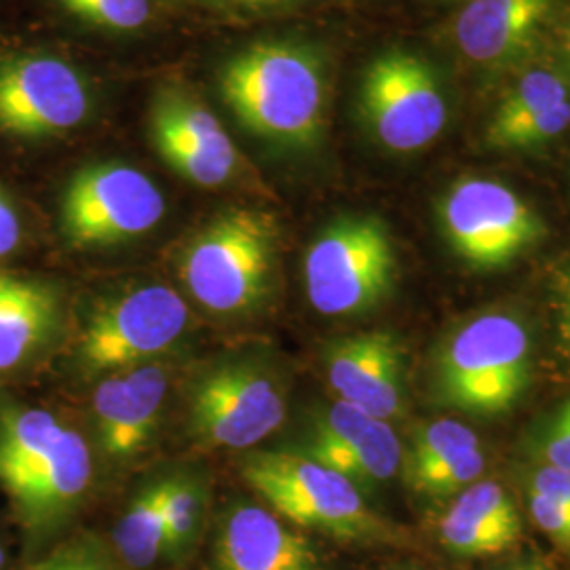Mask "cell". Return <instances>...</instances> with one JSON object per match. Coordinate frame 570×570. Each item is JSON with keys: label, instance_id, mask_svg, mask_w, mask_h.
Returning <instances> with one entry per match:
<instances>
[{"label": "cell", "instance_id": "52a82bcc", "mask_svg": "<svg viewBox=\"0 0 570 570\" xmlns=\"http://www.w3.org/2000/svg\"><path fill=\"white\" fill-rule=\"evenodd\" d=\"M529 332L508 313H487L461 327L440 353L442 397L471 414L510 410L529 383Z\"/></svg>", "mask_w": 570, "mask_h": 570}, {"label": "cell", "instance_id": "ba28073f", "mask_svg": "<svg viewBox=\"0 0 570 570\" xmlns=\"http://www.w3.org/2000/svg\"><path fill=\"white\" fill-rule=\"evenodd\" d=\"M188 324V305L174 287L138 285L89 313L77 343V364L85 374L104 376L153 364L178 346Z\"/></svg>", "mask_w": 570, "mask_h": 570}, {"label": "cell", "instance_id": "7402d4cb", "mask_svg": "<svg viewBox=\"0 0 570 570\" xmlns=\"http://www.w3.org/2000/svg\"><path fill=\"white\" fill-rule=\"evenodd\" d=\"M207 489L190 473L167 478L165 494V534L167 558L178 562L197 546L204 530Z\"/></svg>", "mask_w": 570, "mask_h": 570}, {"label": "cell", "instance_id": "603a6c76", "mask_svg": "<svg viewBox=\"0 0 570 570\" xmlns=\"http://www.w3.org/2000/svg\"><path fill=\"white\" fill-rule=\"evenodd\" d=\"M480 449L478 435L463 423L440 419L423 429L407 452L406 475L414 480L433 469L442 468L469 450Z\"/></svg>", "mask_w": 570, "mask_h": 570}, {"label": "cell", "instance_id": "4dcf8cb0", "mask_svg": "<svg viewBox=\"0 0 570 570\" xmlns=\"http://www.w3.org/2000/svg\"><path fill=\"white\" fill-rule=\"evenodd\" d=\"M546 456L551 468L570 471V402L562 406L551 425L550 438L546 444Z\"/></svg>", "mask_w": 570, "mask_h": 570}, {"label": "cell", "instance_id": "8992f818", "mask_svg": "<svg viewBox=\"0 0 570 570\" xmlns=\"http://www.w3.org/2000/svg\"><path fill=\"white\" fill-rule=\"evenodd\" d=\"M397 273L387 225L367 214H348L327 225L305 256L306 298L327 315L366 313L383 303Z\"/></svg>", "mask_w": 570, "mask_h": 570}, {"label": "cell", "instance_id": "277c9868", "mask_svg": "<svg viewBox=\"0 0 570 570\" xmlns=\"http://www.w3.org/2000/svg\"><path fill=\"white\" fill-rule=\"evenodd\" d=\"M245 482L268 510L289 524L362 543L393 541L395 530L370 510L360 489L345 475L305 452L265 450L244 461Z\"/></svg>", "mask_w": 570, "mask_h": 570}, {"label": "cell", "instance_id": "74e56055", "mask_svg": "<svg viewBox=\"0 0 570 570\" xmlns=\"http://www.w3.org/2000/svg\"><path fill=\"white\" fill-rule=\"evenodd\" d=\"M7 550H4V546L0 543V570H7Z\"/></svg>", "mask_w": 570, "mask_h": 570}, {"label": "cell", "instance_id": "6da1fadb", "mask_svg": "<svg viewBox=\"0 0 570 570\" xmlns=\"http://www.w3.org/2000/svg\"><path fill=\"white\" fill-rule=\"evenodd\" d=\"M218 89L235 121L261 142L308 150L324 138L326 60L308 42L247 45L220 66Z\"/></svg>", "mask_w": 570, "mask_h": 570}, {"label": "cell", "instance_id": "8fae6325", "mask_svg": "<svg viewBox=\"0 0 570 570\" xmlns=\"http://www.w3.org/2000/svg\"><path fill=\"white\" fill-rule=\"evenodd\" d=\"M94 94L81 70L51 53L26 51L0 60V134L49 140L89 119Z\"/></svg>", "mask_w": 570, "mask_h": 570}, {"label": "cell", "instance_id": "5bb4252c", "mask_svg": "<svg viewBox=\"0 0 570 570\" xmlns=\"http://www.w3.org/2000/svg\"><path fill=\"white\" fill-rule=\"evenodd\" d=\"M169 376L161 364H144L106 374L94 391L96 440L110 461L138 456L161 423Z\"/></svg>", "mask_w": 570, "mask_h": 570}, {"label": "cell", "instance_id": "f35d334b", "mask_svg": "<svg viewBox=\"0 0 570 570\" xmlns=\"http://www.w3.org/2000/svg\"><path fill=\"white\" fill-rule=\"evenodd\" d=\"M511 570H546L543 567H539V564H527V567H515V569Z\"/></svg>", "mask_w": 570, "mask_h": 570}, {"label": "cell", "instance_id": "836d02e7", "mask_svg": "<svg viewBox=\"0 0 570 570\" xmlns=\"http://www.w3.org/2000/svg\"><path fill=\"white\" fill-rule=\"evenodd\" d=\"M68 543H63L60 548L49 551L47 556H42L41 560L28 564L23 570H68Z\"/></svg>", "mask_w": 570, "mask_h": 570}, {"label": "cell", "instance_id": "e575fe53", "mask_svg": "<svg viewBox=\"0 0 570 570\" xmlns=\"http://www.w3.org/2000/svg\"><path fill=\"white\" fill-rule=\"evenodd\" d=\"M230 7L242 11H266V9H279L301 0H226Z\"/></svg>", "mask_w": 570, "mask_h": 570}, {"label": "cell", "instance_id": "484cf974", "mask_svg": "<svg viewBox=\"0 0 570 570\" xmlns=\"http://www.w3.org/2000/svg\"><path fill=\"white\" fill-rule=\"evenodd\" d=\"M440 537L449 550L456 551L461 556L501 553L510 550L518 539V534H511L508 530L465 520V518L452 515L449 511L440 522Z\"/></svg>", "mask_w": 570, "mask_h": 570}, {"label": "cell", "instance_id": "1f68e13d", "mask_svg": "<svg viewBox=\"0 0 570 570\" xmlns=\"http://www.w3.org/2000/svg\"><path fill=\"white\" fill-rule=\"evenodd\" d=\"M530 492H537V494L570 510V471L551 468V465L539 469L532 478Z\"/></svg>", "mask_w": 570, "mask_h": 570}, {"label": "cell", "instance_id": "e0dca14e", "mask_svg": "<svg viewBox=\"0 0 570 570\" xmlns=\"http://www.w3.org/2000/svg\"><path fill=\"white\" fill-rule=\"evenodd\" d=\"M214 570H322V558L311 539L275 511L239 503L220 522Z\"/></svg>", "mask_w": 570, "mask_h": 570}, {"label": "cell", "instance_id": "30bf717a", "mask_svg": "<svg viewBox=\"0 0 570 570\" xmlns=\"http://www.w3.org/2000/svg\"><path fill=\"white\" fill-rule=\"evenodd\" d=\"M360 112L372 138L391 153L423 150L449 122L438 72L404 49H391L367 63L360 82Z\"/></svg>", "mask_w": 570, "mask_h": 570}, {"label": "cell", "instance_id": "ac0fdd59", "mask_svg": "<svg viewBox=\"0 0 570 570\" xmlns=\"http://www.w3.org/2000/svg\"><path fill=\"white\" fill-rule=\"evenodd\" d=\"M63 303L56 285L0 273V376L32 366L58 341Z\"/></svg>", "mask_w": 570, "mask_h": 570}, {"label": "cell", "instance_id": "d4e9b609", "mask_svg": "<svg viewBox=\"0 0 570 570\" xmlns=\"http://www.w3.org/2000/svg\"><path fill=\"white\" fill-rule=\"evenodd\" d=\"M449 513L487 527L520 534V520L508 492L494 482L471 484L459 494Z\"/></svg>", "mask_w": 570, "mask_h": 570}, {"label": "cell", "instance_id": "3957f363", "mask_svg": "<svg viewBox=\"0 0 570 570\" xmlns=\"http://www.w3.org/2000/svg\"><path fill=\"white\" fill-rule=\"evenodd\" d=\"M279 252L277 220L263 209L230 207L184 247L180 279L216 315H245L265 303Z\"/></svg>", "mask_w": 570, "mask_h": 570}, {"label": "cell", "instance_id": "f1b7e54d", "mask_svg": "<svg viewBox=\"0 0 570 570\" xmlns=\"http://www.w3.org/2000/svg\"><path fill=\"white\" fill-rule=\"evenodd\" d=\"M530 513L537 527L543 530L558 548L570 553V510L537 492H530Z\"/></svg>", "mask_w": 570, "mask_h": 570}, {"label": "cell", "instance_id": "9a60e30c", "mask_svg": "<svg viewBox=\"0 0 570 570\" xmlns=\"http://www.w3.org/2000/svg\"><path fill=\"white\" fill-rule=\"evenodd\" d=\"M305 454L345 475L357 489L389 482L402 465V444L387 421L343 400L317 419Z\"/></svg>", "mask_w": 570, "mask_h": 570}, {"label": "cell", "instance_id": "7a4b0ae2", "mask_svg": "<svg viewBox=\"0 0 570 570\" xmlns=\"http://www.w3.org/2000/svg\"><path fill=\"white\" fill-rule=\"evenodd\" d=\"M94 459L77 429L45 407L0 400V489L30 541H45L79 510Z\"/></svg>", "mask_w": 570, "mask_h": 570}, {"label": "cell", "instance_id": "d590c367", "mask_svg": "<svg viewBox=\"0 0 570 570\" xmlns=\"http://www.w3.org/2000/svg\"><path fill=\"white\" fill-rule=\"evenodd\" d=\"M558 47H560L562 58L570 66V13L567 16V20L562 21L560 28H558Z\"/></svg>", "mask_w": 570, "mask_h": 570}, {"label": "cell", "instance_id": "2e32d148", "mask_svg": "<svg viewBox=\"0 0 570 570\" xmlns=\"http://www.w3.org/2000/svg\"><path fill=\"white\" fill-rule=\"evenodd\" d=\"M326 376L346 404L391 423L404 406V353L389 332H360L330 345Z\"/></svg>", "mask_w": 570, "mask_h": 570}, {"label": "cell", "instance_id": "d6986e66", "mask_svg": "<svg viewBox=\"0 0 570 570\" xmlns=\"http://www.w3.org/2000/svg\"><path fill=\"white\" fill-rule=\"evenodd\" d=\"M553 0H469L454 37L461 53L480 66L518 58L548 20Z\"/></svg>", "mask_w": 570, "mask_h": 570}, {"label": "cell", "instance_id": "8d00e7d4", "mask_svg": "<svg viewBox=\"0 0 570 570\" xmlns=\"http://www.w3.org/2000/svg\"><path fill=\"white\" fill-rule=\"evenodd\" d=\"M562 336L570 345V287L567 292V301H564V313H562Z\"/></svg>", "mask_w": 570, "mask_h": 570}, {"label": "cell", "instance_id": "ffe728a7", "mask_svg": "<svg viewBox=\"0 0 570 570\" xmlns=\"http://www.w3.org/2000/svg\"><path fill=\"white\" fill-rule=\"evenodd\" d=\"M165 494L167 478L138 490L122 511L112 532V548L125 569H153L167 558Z\"/></svg>", "mask_w": 570, "mask_h": 570}, {"label": "cell", "instance_id": "7c38bea8", "mask_svg": "<svg viewBox=\"0 0 570 570\" xmlns=\"http://www.w3.org/2000/svg\"><path fill=\"white\" fill-rule=\"evenodd\" d=\"M440 220L450 247L475 268L510 265L543 237V223L510 186L465 178L440 204Z\"/></svg>", "mask_w": 570, "mask_h": 570}, {"label": "cell", "instance_id": "f546056e", "mask_svg": "<svg viewBox=\"0 0 570 570\" xmlns=\"http://www.w3.org/2000/svg\"><path fill=\"white\" fill-rule=\"evenodd\" d=\"M68 570H127L117 553H110L98 539H77L68 543Z\"/></svg>", "mask_w": 570, "mask_h": 570}, {"label": "cell", "instance_id": "9c48e42d", "mask_svg": "<svg viewBox=\"0 0 570 570\" xmlns=\"http://www.w3.org/2000/svg\"><path fill=\"white\" fill-rule=\"evenodd\" d=\"M165 209L164 193L138 167L89 164L61 190V233L81 249L112 247L150 233L164 220Z\"/></svg>", "mask_w": 570, "mask_h": 570}, {"label": "cell", "instance_id": "83f0119b", "mask_svg": "<svg viewBox=\"0 0 570 570\" xmlns=\"http://www.w3.org/2000/svg\"><path fill=\"white\" fill-rule=\"evenodd\" d=\"M570 125V98L556 104L543 115H537L529 122L513 129L510 136H505L497 148L501 150H518V148H534L541 144L550 142L558 138Z\"/></svg>", "mask_w": 570, "mask_h": 570}, {"label": "cell", "instance_id": "d6a6232c", "mask_svg": "<svg viewBox=\"0 0 570 570\" xmlns=\"http://www.w3.org/2000/svg\"><path fill=\"white\" fill-rule=\"evenodd\" d=\"M23 239L20 212L0 188V261L13 256Z\"/></svg>", "mask_w": 570, "mask_h": 570}, {"label": "cell", "instance_id": "4fadbf2b", "mask_svg": "<svg viewBox=\"0 0 570 570\" xmlns=\"http://www.w3.org/2000/svg\"><path fill=\"white\" fill-rule=\"evenodd\" d=\"M150 140L178 176L202 188H220L239 171V150L225 125L193 91L161 87L150 104Z\"/></svg>", "mask_w": 570, "mask_h": 570}, {"label": "cell", "instance_id": "cb8c5ba5", "mask_svg": "<svg viewBox=\"0 0 570 570\" xmlns=\"http://www.w3.org/2000/svg\"><path fill=\"white\" fill-rule=\"evenodd\" d=\"M56 2L75 20L85 21L102 30H112V32L140 30L153 18L150 0H56Z\"/></svg>", "mask_w": 570, "mask_h": 570}, {"label": "cell", "instance_id": "4316f807", "mask_svg": "<svg viewBox=\"0 0 570 570\" xmlns=\"http://www.w3.org/2000/svg\"><path fill=\"white\" fill-rule=\"evenodd\" d=\"M484 465H487L484 452L480 449L469 450L465 454L452 459L446 465L410 480V484L419 492H425L431 497H446L456 490L471 487L484 471Z\"/></svg>", "mask_w": 570, "mask_h": 570}, {"label": "cell", "instance_id": "44dd1931", "mask_svg": "<svg viewBox=\"0 0 570 570\" xmlns=\"http://www.w3.org/2000/svg\"><path fill=\"white\" fill-rule=\"evenodd\" d=\"M570 98L569 81L560 72L532 70L511 87L510 94L499 104L487 129V142L497 148L513 129L543 115L556 104Z\"/></svg>", "mask_w": 570, "mask_h": 570}, {"label": "cell", "instance_id": "5b68a950", "mask_svg": "<svg viewBox=\"0 0 570 570\" xmlns=\"http://www.w3.org/2000/svg\"><path fill=\"white\" fill-rule=\"evenodd\" d=\"M285 414L284 383L261 357L214 362L186 393V425L207 449H254L284 425Z\"/></svg>", "mask_w": 570, "mask_h": 570}]
</instances>
